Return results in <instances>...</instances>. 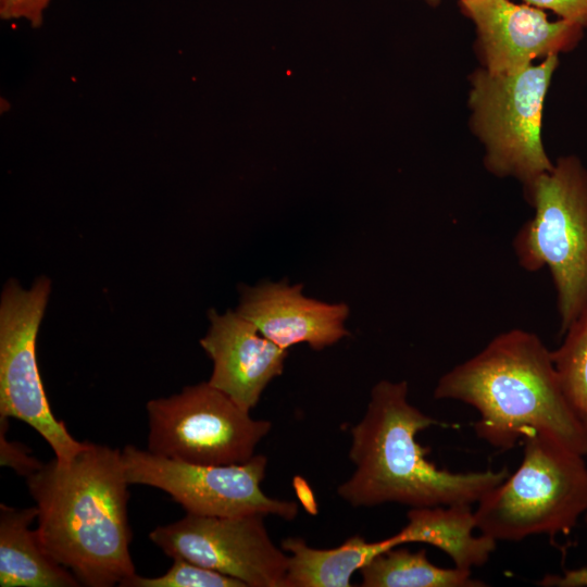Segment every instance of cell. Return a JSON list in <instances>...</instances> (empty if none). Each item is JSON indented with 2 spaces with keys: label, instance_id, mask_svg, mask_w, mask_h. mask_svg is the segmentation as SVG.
Returning a JSON list of instances; mask_svg holds the SVG:
<instances>
[{
  "label": "cell",
  "instance_id": "22",
  "mask_svg": "<svg viewBox=\"0 0 587 587\" xmlns=\"http://www.w3.org/2000/svg\"><path fill=\"white\" fill-rule=\"evenodd\" d=\"M529 5L548 9L562 20L587 27V0H524Z\"/></svg>",
  "mask_w": 587,
  "mask_h": 587
},
{
  "label": "cell",
  "instance_id": "13",
  "mask_svg": "<svg viewBox=\"0 0 587 587\" xmlns=\"http://www.w3.org/2000/svg\"><path fill=\"white\" fill-rule=\"evenodd\" d=\"M200 345L213 362L209 383L250 411L272 379L284 371L287 350L278 347L236 311L210 310Z\"/></svg>",
  "mask_w": 587,
  "mask_h": 587
},
{
  "label": "cell",
  "instance_id": "20",
  "mask_svg": "<svg viewBox=\"0 0 587 587\" xmlns=\"http://www.w3.org/2000/svg\"><path fill=\"white\" fill-rule=\"evenodd\" d=\"M9 417L0 416V464L27 478L43 465L30 454V450L22 442L7 438Z\"/></svg>",
  "mask_w": 587,
  "mask_h": 587
},
{
  "label": "cell",
  "instance_id": "4",
  "mask_svg": "<svg viewBox=\"0 0 587 587\" xmlns=\"http://www.w3.org/2000/svg\"><path fill=\"white\" fill-rule=\"evenodd\" d=\"M522 441L517 470L477 502L476 529L496 541L569 534L587 513L585 457L538 432Z\"/></svg>",
  "mask_w": 587,
  "mask_h": 587
},
{
  "label": "cell",
  "instance_id": "23",
  "mask_svg": "<svg viewBox=\"0 0 587 587\" xmlns=\"http://www.w3.org/2000/svg\"><path fill=\"white\" fill-rule=\"evenodd\" d=\"M544 587H587V567L567 570L562 574H547L539 582Z\"/></svg>",
  "mask_w": 587,
  "mask_h": 587
},
{
  "label": "cell",
  "instance_id": "1",
  "mask_svg": "<svg viewBox=\"0 0 587 587\" xmlns=\"http://www.w3.org/2000/svg\"><path fill=\"white\" fill-rule=\"evenodd\" d=\"M26 484L42 546L80 585L111 587L136 573L122 451L86 441L70 461L43 463Z\"/></svg>",
  "mask_w": 587,
  "mask_h": 587
},
{
  "label": "cell",
  "instance_id": "19",
  "mask_svg": "<svg viewBox=\"0 0 587 587\" xmlns=\"http://www.w3.org/2000/svg\"><path fill=\"white\" fill-rule=\"evenodd\" d=\"M166 573L157 577L134 574L121 587H247L241 580L183 559H173Z\"/></svg>",
  "mask_w": 587,
  "mask_h": 587
},
{
  "label": "cell",
  "instance_id": "14",
  "mask_svg": "<svg viewBox=\"0 0 587 587\" xmlns=\"http://www.w3.org/2000/svg\"><path fill=\"white\" fill-rule=\"evenodd\" d=\"M35 507L16 509L0 504V586L77 587L74 574L61 565L42 546L37 530Z\"/></svg>",
  "mask_w": 587,
  "mask_h": 587
},
{
  "label": "cell",
  "instance_id": "25",
  "mask_svg": "<svg viewBox=\"0 0 587 587\" xmlns=\"http://www.w3.org/2000/svg\"><path fill=\"white\" fill-rule=\"evenodd\" d=\"M428 1L432 2V3L438 2V0H428Z\"/></svg>",
  "mask_w": 587,
  "mask_h": 587
},
{
  "label": "cell",
  "instance_id": "26",
  "mask_svg": "<svg viewBox=\"0 0 587 587\" xmlns=\"http://www.w3.org/2000/svg\"><path fill=\"white\" fill-rule=\"evenodd\" d=\"M585 522H586V525H587V513L585 514Z\"/></svg>",
  "mask_w": 587,
  "mask_h": 587
},
{
  "label": "cell",
  "instance_id": "5",
  "mask_svg": "<svg viewBox=\"0 0 587 587\" xmlns=\"http://www.w3.org/2000/svg\"><path fill=\"white\" fill-rule=\"evenodd\" d=\"M529 196L535 214L512 246L524 270L549 268L563 334L587 308V171L576 158H562Z\"/></svg>",
  "mask_w": 587,
  "mask_h": 587
},
{
  "label": "cell",
  "instance_id": "10",
  "mask_svg": "<svg viewBox=\"0 0 587 587\" xmlns=\"http://www.w3.org/2000/svg\"><path fill=\"white\" fill-rule=\"evenodd\" d=\"M263 519L186 513L155 527L149 538L167 557L215 570L247 587H285L288 555L274 545Z\"/></svg>",
  "mask_w": 587,
  "mask_h": 587
},
{
  "label": "cell",
  "instance_id": "7",
  "mask_svg": "<svg viewBox=\"0 0 587 587\" xmlns=\"http://www.w3.org/2000/svg\"><path fill=\"white\" fill-rule=\"evenodd\" d=\"M558 65L551 54L512 74L480 72L474 80L471 104L475 124L487 148L486 164L498 175H513L528 188L553 164L540 137L547 89Z\"/></svg>",
  "mask_w": 587,
  "mask_h": 587
},
{
  "label": "cell",
  "instance_id": "17",
  "mask_svg": "<svg viewBox=\"0 0 587 587\" xmlns=\"http://www.w3.org/2000/svg\"><path fill=\"white\" fill-rule=\"evenodd\" d=\"M395 547L386 550L360 569L363 587H485L472 577V570L439 567L427 559L426 550L411 552Z\"/></svg>",
  "mask_w": 587,
  "mask_h": 587
},
{
  "label": "cell",
  "instance_id": "11",
  "mask_svg": "<svg viewBox=\"0 0 587 587\" xmlns=\"http://www.w3.org/2000/svg\"><path fill=\"white\" fill-rule=\"evenodd\" d=\"M474 22L484 47L487 71L512 74L530 65L536 57L573 48L584 27L560 20L551 22L542 10L510 0H460Z\"/></svg>",
  "mask_w": 587,
  "mask_h": 587
},
{
  "label": "cell",
  "instance_id": "3",
  "mask_svg": "<svg viewBox=\"0 0 587 587\" xmlns=\"http://www.w3.org/2000/svg\"><path fill=\"white\" fill-rule=\"evenodd\" d=\"M405 380H380L362 420L351 428L353 474L337 488L354 508L399 503L410 508L472 505L509 475L499 471L451 472L426 459L416 436L441 425L409 402Z\"/></svg>",
  "mask_w": 587,
  "mask_h": 587
},
{
  "label": "cell",
  "instance_id": "6",
  "mask_svg": "<svg viewBox=\"0 0 587 587\" xmlns=\"http://www.w3.org/2000/svg\"><path fill=\"white\" fill-rule=\"evenodd\" d=\"M148 450L193 464L248 461L270 433L271 422L255 420L209 382L148 401Z\"/></svg>",
  "mask_w": 587,
  "mask_h": 587
},
{
  "label": "cell",
  "instance_id": "16",
  "mask_svg": "<svg viewBox=\"0 0 587 587\" xmlns=\"http://www.w3.org/2000/svg\"><path fill=\"white\" fill-rule=\"evenodd\" d=\"M280 545L289 553L285 587H350L355 571L377 554L398 547L394 536L369 542L358 535L329 549L310 547L300 537L285 538Z\"/></svg>",
  "mask_w": 587,
  "mask_h": 587
},
{
  "label": "cell",
  "instance_id": "21",
  "mask_svg": "<svg viewBox=\"0 0 587 587\" xmlns=\"http://www.w3.org/2000/svg\"><path fill=\"white\" fill-rule=\"evenodd\" d=\"M53 0H0V17L4 21L24 20L33 28L43 23V14Z\"/></svg>",
  "mask_w": 587,
  "mask_h": 587
},
{
  "label": "cell",
  "instance_id": "12",
  "mask_svg": "<svg viewBox=\"0 0 587 587\" xmlns=\"http://www.w3.org/2000/svg\"><path fill=\"white\" fill-rule=\"evenodd\" d=\"M303 285L287 280L240 286L236 310L278 347L287 350L305 342L314 350L332 346L350 333L345 327L349 307L308 298Z\"/></svg>",
  "mask_w": 587,
  "mask_h": 587
},
{
  "label": "cell",
  "instance_id": "2",
  "mask_svg": "<svg viewBox=\"0 0 587 587\" xmlns=\"http://www.w3.org/2000/svg\"><path fill=\"white\" fill-rule=\"evenodd\" d=\"M434 397L473 407L479 414L476 436L497 449L509 450L538 432L587 457V427L564 397L551 351L532 332L497 335L445 373Z\"/></svg>",
  "mask_w": 587,
  "mask_h": 587
},
{
  "label": "cell",
  "instance_id": "8",
  "mask_svg": "<svg viewBox=\"0 0 587 587\" xmlns=\"http://www.w3.org/2000/svg\"><path fill=\"white\" fill-rule=\"evenodd\" d=\"M51 289L38 277L29 289L15 279L4 285L0 300V416L33 427L59 461L73 459L86 447L51 411L36 359V339Z\"/></svg>",
  "mask_w": 587,
  "mask_h": 587
},
{
  "label": "cell",
  "instance_id": "24",
  "mask_svg": "<svg viewBox=\"0 0 587 587\" xmlns=\"http://www.w3.org/2000/svg\"><path fill=\"white\" fill-rule=\"evenodd\" d=\"M295 487L298 494L299 499L301 500L304 508L312 514L316 513V504L313 498V495L311 492V489L307 485V483L299 477H296Z\"/></svg>",
  "mask_w": 587,
  "mask_h": 587
},
{
  "label": "cell",
  "instance_id": "18",
  "mask_svg": "<svg viewBox=\"0 0 587 587\" xmlns=\"http://www.w3.org/2000/svg\"><path fill=\"white\" fill-rule=\"evenodd\" d=\"M563 335L562 344L551 351L553 364L567 403L587 427V308Z\"/></svg>",
  "mask_w": 587,
  "mask_h": 587
},
{
  "label": "cell",
  "instance_id": "15",
  "mask_svg": "<svg viewBox=\"0 0 587 587\" xmlns=\"http://www.w3.org/2000/svg\"><path fill=\"white\" fill-rule=\"evenodd\" d=\"M407 519V525L392 535L398 546L432 545L448 554L457 567L482 566L496 549V540L474 535L476 522L471 505L411 508Z\"/></svg>",
  "mask_w": 587,
  "mask_h": 587
},
{
  "label": "cell",
  "instance_id": "9",
  "mask_svg": "<svg viewBox=\"0 0 587 587\" xmlns=\"http://www.w3.org/2000/svg\"><path fill=\"white\" fill-rule=\"evenodd\" d=\"M122 461L127 482L161 489L186 513L204 516L275 515L292 521L295 501L266 496L261 489L267 458L254 454L237 464H193L126 445Z\"/></svg>",
  "mask_w": 587,
  "mask_h": 587
}]
</instances>
